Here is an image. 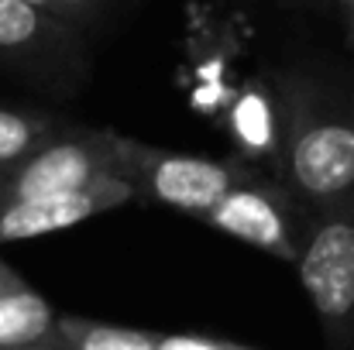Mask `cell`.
Wrapping results in <instances>:
<instances>
[{
  "instance_id": "11",
  "label": "cell",
  "mask_w": 354,
  "mask_h": 350,
  "mask_svg": "<svg viewBox=\"0 0 354 350\" xmlns=\"http://www.w3.org/2000/svg\"><path fill=\"white\" fill-rule=\"evenodd\" d=\"M41 10L28 0H0V48H17L38 38Z\"/></svg>"
},
{
  "instance_id": "1",
  "label": "cell",
  "mask_w": 354,
  "mask_h": 350,
  "mask_svg": "<svg viewBox=\"0 0 354 350\" xmlns=\"http://www.w3.org/2000/svg\"><path fill=\"white\" fill-rule=\"evenodd\" d=\"M118 175L134 186L138 196L203 220L231 189L254 179L258 172L241 162L165 151L118 134Z\"/></svg>"
},
{
  "instance_id": "4",
  "label": "cell",
  "mask_w": 354,
  "mask_h": 350,
  "mask_svg": "<svg viewBox=\"0 0 354 350\" xmlns=\"http://www.w3.org/2000/svg\"><path fill=\"white\" fill-rule=\"evenodd\" d=\"M296 264L317 316L327 330H341L354 316V217L334 213L320 220Z\"/></svg>"
},
{
  "instance_id": "14",
  "label": "cell",
  "mask_w": 354,
  "mask_h": 350,
  "mask_svg": "<svg viewBox=\"0 0 354 350\" xmlns=\"http://www.w3.org/2000/svg\"><path fill=\"white\" fill-rule=\"evenodd\" d=\"M337 7H341V14H344V24H348V38H351V45H354V0H337Z\"/></svg>"
},
{
  "instance_id": "2",
  "label": "cell",
  "mask_w": 354,
  "mask_h": 350,
  "mask_svg": "<svg viewBox=\"0 0 354 350\" xmlns=\"http://www.w3.org/2000/svg\"><path fill=\"white\" fill-rule=\"evenodd\" d=\"M118 175V134L86 130L69 141H52L31 151L21 165L0 175V200H41L97 186Z\"/></svg>"
},
{
  "instance_id": "3",
  "label": "cell",
  "mask_w": 354,
  "mask_h": 350,
  "mask_svg": "<svg viewBox=\"0 0 354 350\" xmlns=\"http://www.w3.org/2000/svg\"><path fill=\"white\" fill-rule=\"evenodd\" d=\"M286 175L303 200L334 203L354 189V124L296 110L282 148Z\"/></svg>"
},
{
  "instance_id": "15",
  "label": "cell",
  "mask_w": 354,
  "mask_h": 350,
  "mask_svg": "<svg viewBox=\"0 0 354 350\" xmlns=\"http://www.w3.org/2000/svg\"><path fill=\"white\" fill-rule=\"evenodd\" d=\"M24 350H69V347H66V344H62V340L52 333L48 340H41V344H35V347H24Z\"/></svg>"
},
{
  "instance_id": "9",
  "label": "cell",
  "mask_w": 354,
  "mask_h": 350,
  "mask_svg": "<svg viewBox=\"0 0 354 350\" xmlns=\"http://www.w3.org/2000/svg\"><path fill=\"white\" fill-rule=\"evenodd\" d=\"M55 337L69 350H162V337H155L148 330L97 323V320H83V316H59Z\"/></svg>"
},
{
  "instance_id": "7",
  "label": "cell",
  "mask_w": 354,
  "mask_h": 350,
  "mask_svg": "<svg viewBox=\"0 0 354 350\" xmlns=\"http://www.w3.org/2000/svg\"><path fill=\"white\" fill-rule=\"evenodd\" d=\"M55 313L10 264L0 261V350H24L55 333Z\"/></svg>"
},
{
  "instance_id": "5",
  "label": "cell",
  "mask_w": 354,
  "mask_h": 350,
  "mask_svg": "<svg viewBox=\"0 0 354 350\" xmlns=\"http://www.w3.org/2000/svg\"><path fill=\"white\" fill-rule=\"evenodd\" d=\"M207 227L237 237L265 254H275L282 261H299V240H296V227H292V213L286 196L265 182L261 175L241 182L231 189L207 217Z\"/></svg>"
},
{
  "instance_id": "13",
  "label": "cell",
  "mask_w": 354,
  "mask_h": 350,
  "mask_svg": "<svg viewBox=\"0 0 354 350\" xmlns=\"http://www.w3.org/2000/svg\"><path fill=\"white\" fill-rule=\"evenodd\" d=\"M28 3L38 7V10H59V7H83L90 0H28Z\"/></svg>"
},
{
  "instance_id": "8",
  "label": "cell",
  "mask_w": 354,
  "mask_h": 350,
  "mask_svg": "<svg viewBox=\"0 0 354 350\" xmlns=\"http://www.w3.org/2000/svg\"><path fill=\"white\" fill-rule=\"evenodd\" d=\"M231 130L248 158L261 162V158H279V151H282L275 104L258 86H251L237 97V104L231 107Z\"/></svg>"
},
{
  "instance_id": "10",
  "label": "cell",
  "mask_w": 354,
  "mask_h": 350,
  "mask_svg": "<svg viewBox=\"0 0 354 350\" xmlns=\"http://www.w3.org/2000/svg\"><path fill=\"white\" fill-rule=\"evenodd\" d=\"M48 127L52 124L45 117L17 114V110L0 107V175L21 165L41 144H48Z\"/></svg>"
},
{
  "instance_id": "12",
  "label": "cell",
  "mask_w": 354,
  "mask_h": 350,
  "mask_svg": "<svg viewBox=\"0 0 354 350\" xmlns=\"http://www.w3.org/2000/svg\"><path fill=\"white\" fill-rule=\"evenodd\" d=\"M162 350H248L227 344V340H210V337H162Z\"/></svg>"
},
{
  "instance_id": "6",
  "label": "cell",
  "mask_w": 354,
  "mask_h": 350,
  "mask_svg": "<svg viewBox=\"0 0 354 350\" xmlns=\"http://www.w3.org/2000/svg\"><path fill=\"white\" fill-rule=\"evenodd\" d=\"M138 193L127 179L107 175L90 189L62 193V196H41V200H0V244L35 240L45 233L69 231L90 217H100L107 210H118L131 203Z\"/></svg>"
}]
</instances>
